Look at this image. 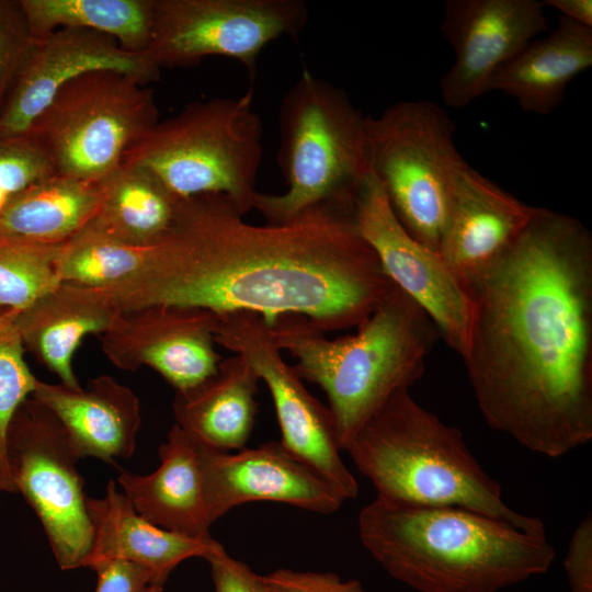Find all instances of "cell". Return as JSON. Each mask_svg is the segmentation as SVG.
I'll return each instance as SVG.
<instances>
[{
  "mask_svg": "<svg viewBox=\"0 0 592 592\" xmlns=\"http://www.w3.org/2000/svg\"><path fill=\"white\" fill-rule=\"evenodd\" d=\"M60 246L0 238V312L15 316L61 283Z\"/></svg>",
  "mask_w": 592,
  "mask_h": 592,
  "instance_id": "cell-29",
  "label": "cell"
},
{
  "mask_svg": "<svg viewBox=\"0 0 592 592\" xmlns=\"http://www.w3.org/2000/svg\"><path fill=\"white\" fill-rule=\"evenodd\" d=\"M259 377L240 355L221 360L200 384L175 391V424L201 443L219 449H241L252 432Z\"/></svg>",
  "mask_w": 592,
  "mask_h": 592,
  "instance_id": "cell-24",
  "label": "cell"
},
{
  "mask_svg": "<svg viewBox=\"0 0 592 592\" xmlns=\"http://www.w3.org/2000/svg\"><path fill=\"white\" fill-rule=\"evenodd\" d=\"M535 210L459 156L449 171L440 253L466 284L514 244Z\"/></svg>",
  "mask_w": 592,
  "mask_h": 592,
  "instance_id": "cell-18",
  "label": "cell"
},
{
  "mask_svg": "<svg viewBox=\"0 0 592 592\" xmlns=\"http://www.w3.org/2000/svg\"><path fill=\"white\" fill-rule=\"evenodd\" d=\"M215 343L243 357L267 386L281 429V443L345 500L354 499L358 485L341 458L331 412L285 362L265 320L250 311L218 315Z\"/></svg>",
  "mask_w": 592,
  "mask_h": 592,
  "instance_id": "cell-12",
  "label": "cell"
},
{
  "mask_svg": "<svg viewBox=\"0 0 592 592\" xmlns=\"http://www.w3.org/2000/svg\"><path fill=\"white\" fill-rule=\"evenodd\" d=\"M570 592H592V517L574 530L565 558Z\"/></svg>",
  "mask_w": 592,
  "mask_h": 592,
  "instance_id": "cell-36",
  "label": "cell"
},
{
  "mask_svg": "<svg viewBox=\"0 0 592 592\" xmlns=\"http://www.w3.org/2000/svg\"><path fill=\"white\" fill-rule=\"evenodd\" d=\"M13 318L0 312V491L8 492L16 491L8 460V429L15 411L32 396L38 380L24 360V345Z\"/></svg>",
  "mask_w": 592,
  "mask_h": 592,
  "instance_id": "cell-30",
  "label": "cell"
},
{
  "mask_svg": "<svg viewBox=\"0 0 592 592\" xmlns=\"http://www.w3.org/2000/svg\"><path fill=\"white\" fill-rule=\"evenodd\" d=\"M218 315L203 308L151 305L122 310L101 334V349L117 368L148 366L175 390L212 376L221 361L216 351Z\"/></svg>",
  "mask_w": 592,
  "mask_h": 592,
  "instance_id": "cell-14",
  "label": "cell"
},
{
  "mask_svg": "<svg viewBox=\"0 0 592 592\" xmlns=\"http://www.w3.org/2000/svg\"><path fill=\"white\" fill-rule=\"evenodd\" d=\"M352 215L358 234L375 251L387 276L425 310L441 339L462 357L468 348L473 318L466 284L440 252L403 228L372 172L357 190Z\"/></svg>",
  "mask_w": 592,
  "mask_h": 592,
  "instance_id": "cell-13",
  "label": "cell"
},
{
  "mask_svg": "<svg viewBox=\"0 0 592 592\" xmlns=\"http://www.w3.org/2000/svg\"><path fill=\"white\" fill-rule=\"evenodd\" d=\"M243 216L220 194L181 200L144 266L106 287L119 309L250 311L269 326L282 315H300L327 333L356 328L394 286L358 234L352 208L317 206L264 225Z\"/></svg>",
  "mask_w": 592,
  "mask_h": 592,
  "instance_id": "cell-2",
  "label": "cell"
},
{
  "mask_svg": "<svg viewBox=\"0 0 592 592\" xmlns=\"http://www.w3.org/2000/svg\"><path fill=\"white\" fill-rule=\"evenodd\" d=\"M98 576L95 592H162L152 574L133 562L113 560L92 568Z\"/></svg>",
  "mask_w": 592,
  "mask_h": 592,
  "instance_id": "cell-35",
  "label": "cell"
},
{
  "mask_svg": "<svg viewBox=\"0 0 592 592\" xmlns=\"http://www.w3.org/2000/svg\"><path fill=\"white\" fill-rule=\"evenodd\" d=\"M9 468L20 491L38 516L57 565L86 567L92 543L84 478L78 456L60 421L29 397L15 411L7 434Z\"/></svg>",
  "mask_w": 592,
  "mask_h": 592,
  "instance_id": "cell-10",
  "label": "cell"
},
{
  "mask_svg": "<svg viewBox=\"0 0 592 592\" xmlns=\"http://www.w3.org/2000/svg\"><path fill=\"white\" fill-rule=\"evenodd\" d=\"M357 528L385 571L418 592H498L547 572L556 557L546 532L453 505L376 497Z\"/></svg>",
  "mask_w": 592,
  "mask_h": 592,
  "instance_id": "cell-3",
  "label": "cell"
},
{
  "mask_svg": "<svg viewBox=\"0 0 592 592\" xmlns=\"http://www.w3.org/2000/svg\"><path fill=\"white\" fill-rule=\"evenodd\" d=\"M145 84L113 70L83 73L59 89L26 134L56 174L100 182L159 122L153 92Z\"/></svg>",
  "mask_w": 592,
  "mask_h": 592,
  "instance_id": "cell-8",
  "label": "cell"
},
{
  "mask_svg": "<svg viewBox=\"0 0 592 592\" xmlns=\"http://www.w3.org/2000/svg\"><path fill=\"white\" fill-rule=\"evenodd\" d=\"M92 543L86 567L113 560L136 563L164 585L171 572L192 557L206 559L219 544L214 538L187 537L148 522L110 480L102 498L86 500Z\"/></svg>",
  "mask_w": 592,
  "mask_h": 592,
  "instance_id": "cell-21",
  "label": "cell"
},
{
  "mask_svg": "<svg viewBox=\"0 0 592 592\" xmlns=\"http://www.w3.org/2000/svg\"><path fill=\"white\" fill-rule=\"evenodd\" d=\"M56 172L34 138L0 136V213L20 192Z\"/></svg>",
  "mask_w": 592,
  "mask_h": 592,
  "instance_id": "cell-31",
  "label": "cell"
},
{
  "mask_svg": "<svg viewBox=\"0 0 592 592\" xmlns=\"http://www.w3.org/2000/svg\"><path fill=\"white\" fill-rule=\"evenodd\" d=\"M262 149V121L250 89L239 98L193 102L158 122L121 163L147 170L180 200L220 194L246 215L258 192Z\"/></svg>",
  "mask_w": 592,
  "mask_h": 592,
  "instance_id": "cell-7",
  "label": "cell"
},
{
  "mask_svg": "<svg viewBox=\"0 0 592 592\" xmlns=\"http://www.w3.org/2000/svg\"><path fill=\"white\" fill-rule=\"evenodd\" d=\"M455 130L448 114L428 100L400 101L365 121L368 171L380 182L403 228L437 252L449 171L460 156Z\"/></svg>",
  "mask_w": 592,
  "mask_h": 592,
  "instance_id": "cell-9",
  "label": "cell"
},
{
  "mask_svg": "<svg viewBox=\"0 0 592 592\" xmlns=\"http://www.w3.org/2000/svg\"><path fill=\"white\" fill-rule=\"evenodd\" d=\"M158 453L160 465L151 474L118 475L123 493L153 525L187 537H209L213 523L204 496L198 441L174 424Z\"/></svg>",
  "mask_w": 592,
  "mask_h": 592,
  "instance_id": "cell-22",
  "label": "cell"
},
{
  "mask_svg": "<svg viewBox=\"0 0 592 592\" xmlns=\"http://www.w3.org/2000/svg\"><path fill=\"white\" fill-rule=\"evenodd\" d=\"M180 201L147 170L121 163L100 181L99 202L86 226L127 244L149 247L171 228Z\"/></svg>",
  "mask_w": 592,
  "mask_h": 592,
  "instance_id": "cell-25",
  "label": "cell"
},
{
  "mask_svg": "<svg viewBox=\"0 0 592 592\" xmlns=\"http://www.w3.org/2000/svg\"><path fill=\"white\" fill-rule=\"evenodd\" d=\"M100 182L59 174L36 182L16 194L0 213V238L59 246L92 218Z\"/></svg>",
  "mask_w": 592,
  "mask_h": 592,
  "instance_id": "cell-26",
  "label": "cell"
},
{
  "mask_svg": "<svg viewBox=\"0 0 592 592\" xmlns=\"http://www.w3.org/2000/svg\"><path fill=\"white\" fill-rule=\"evenodd\" d=\"M543 1L448 0L442 33L454 62L440 79L446 105L459 109L487 92L492 75L548 30Z\"/></svg>",
  "mask_w": 592,
  "mask_h": 592,
  "instance_id": "cell-15",
  "label": "cell"
},
{
  "mask_svg": "<svg viewBox=\"0 0 592 592\" xmlns=\"http://www.w3.org/2000/svg\"><path fill=\"white\" fill-rule=\"evenodd\" d=\"M307 22L303 0H153L147 53L159 68L228 57L253 78L262 49L282 36L297 39Z\"/></svg>",
  "mask_w": 592,
  "mask_h": 592,
  "instance_id": "cell-11",
  "label": "cell"
},
{
  "mask_svg": "<svg viewBox=\"0 0 592 592\" xmlns=\"http://www.w3.org/2000/svg\"><path fill=\"white\" fill-rule=\"evenodd\" d=\"M151 246H132L84 226L60 246L61 282L93 287L115 285L137 273Z\"/></svg>",
  "mask_w": 592,
  "mask_h": 592,
  "instance_id": "cell-28",
  "label": "cell"
},
{
  "mask_svg": "<svg viewBox=\"0 0 592 592\" xmlns=\"http://www.w3.org/2000/svg\"><path fill=\"white\" fill-rule=\"evenodd\" d=\"M270 328L280 350L297 360L298 376L326 392L341 451L396 391L423 376L441 339L425 310L395 284L355 334L329 339L300 315H282Z\"/></svg>",
  "mask_w": 592,
  "mask_h": 592,
  "instance_id": "cell-4",
  "label": "cell"
},
{
  "mask_svg": "<svg viewBox=\"0 0 592 592\" xmlns=\"http://www.w3.org/2000/svg\"><path fill=\"white\" fill-rule=\"evenodd\" d=\"M344 451L377 497L459 506L527 532H546L539 519L504 503L500 485L480 466L462 432L418 403L409 389L396 391Z\"/></svg>",
  "mask_w": 592,
  "mask_h": 592,
  "instance_id": "cell-5",
  "label": "cell"
},
{
  "mask_svg": "<svg viewBox=\"0 0 592 592\" xmlns=\"http://www.w3.org/2000/svg\"><path fill=\"white\" fill-rule=\"evenodd\" d=\"M543 4L557 10L560 16L592 29L591 0H545Z\"/></svg>",
  "mask_w": 592,
  "mask_h": 592,
  "instance_id": "cell-37",
  "label": "cell"
},
{
  "mask_svg": "<svg viewBox=\"0 0 592 592\" xmlns=\"http://www.w3.org/2000/svg\"><path fill=\"white\" fill-rule=\"evenodd\" d=\"M265 579L272 592H366L358 580L344 581L333 572L277 569Z\"/></svg>",
  "mask_w": 592,
  "mask_h": 592,
  "instance_id": "cell-33",
  "label": "cell"
},
{
  "mask_svg": "<svg viewBox=\"0 0 592 592\" xmlns=\"http://www.w3.org/2000/svg\"><path fill=\"white\" fill-rule=\"evenodd\" d=\"M20 5L34 38L59 29H87L137 53H147L151 41L153 0H20Z\"/></svg>",
  "mask_w": 592,
  "mask_h": 592,
  "instance_id": "cell-27",
  "label": "cell"
},
{
  "mask_svg": "<svg viewBox=\"0 0 592 592\" xmlns=\"http://www.w3.org/2000/svg\"><path fill=\"white\" fill-rule=\"evenodd\" d=\"M60 421L78 456L113 464L136 448L141 424L137 395L109 375L86 388L37 380L32 396Z\"/></svg>",
  "mask_w": 592,
  "mask_h": 592,
  "instance_id": "cell-19",
  "label": "cell"
},
{
  "mask_svg": "<svg viewBox=\"0 0 592 592\" xmlns=\"http://www.w3.org/2000/svg\"><path fill=\"white\" fill-rule=\"evenodd\" d=\"M122 310L106 287L61 282L13 318L34 357L60 383L80 387L73 355L88 334L101 335Z\"/></svg>",
  "mask_w": 592,
  "mask_h": 592,
  "instance_id": "cell-20",
  "label": "cell"
},
{
  "mask_svg": "<svg viewBox=\"0 0 592 592\" xmlns=\"http://www.w3.org/2000/svg\"><path fill=\"white\" fill-rule=\"evenodd\" d=\"M204 496L212 523L232 508L274 501L317 513L335 512L344 497L281 441L228 453L198 441Z\"/></svg>",
  "mask_w": 592,
  "mask_h": 592,
  "instance_id": "cell-17",
  "label": "cell"
},
{
  "mask_svg": "<svg viewBox=\"0 0 592 592\" xmlns=\"http://www.w3.org/2000/svg\"><path fill=\"white\" fill-rule=\"evenodd\" d=\"M462 356L483 419L556 458L592 439V236L536 206L514 244L466 283Z\"/></svg>",
  "mask_w": 592,
  "mask_h": 592,
  "instance_id": "cell-1",
  "label": "cell"
},
{
  "mask_svg": "<svg viewBox=\"0 0 592 592\" xmlns=\"http://www.w3.org/2000/svg\"><path fill=\"white\" fill-rule=\"evenodd\" d=\"M592 66V29L558 18L556 29L528 43L490 78L487 92L500 91L537 115L554 112L570 81Z\"/></svg>",
  "mask_w": 592,
  "mask_h": 592,
  "instance_id": "cell-23",
  "label": "cell"
},
{
  "mask_svg": "<svg viewBox=\"0 0 592 592\" xmlns=\"http://www.w3.org/2000/svg\"><path fill=\"white\" fill-rule=\"evenodd\" d=\"M365 121L344 91L304 67L278 113V164L286 190L258 191L252 208L271 224L288 221L317 206L352 208L369 172Z\"/></svg>",
  "mask_w": 592,
  "mask_h": 592,
  "instance_id": "cell-6",
  "label": "cell"
},
{
  "mask_svg": "<svg viewBox=\"0 0 592 592\" xmlns=\"http://www.w3.org/2000/svg\"><path fill=\"white\" fill-rule=\"evenodd\" d=\"M95 70L124 72L146 84L160 73L148 53L126 50L107 34L56 30L34 38L0 114V136L26 134L62 86Z\"/></svg>",
  "mask_w": 592,
  "mask_h": 592,
  "instance_id": "cell-16",
  "label": "cell"
},
{
  "mask_svg": "<svg viewBox=\"0 0 592 592\" xmlns=\"http://www.w3.org/2000/svg\"><path fill=\"white\" fill-rule=\"evenodd\" d=\"M33 41L20 1L0 0V114Z\"/></svg>",
  "mask_w": 592,
  "mask_h": 592,
  "instance_id": "cell-32",
  "label": "cell"
},
{
  "mask_svg": "<svg viewBox=\"0 0 592 592\" xmlns=\"http://www.w3.org/2000/svg\"><path fill=\"white\" fill-rule=\"evenodd\" d=\"M206 560L210 566L215 592H272L265 576L253 572L244 562L229 556L220 544Z\"/></svg>",
  "mask_w": 592,
  "mask_h": 592,
  "instance_id": "cell-34",
  "label": "cell"
}]
</instances>
